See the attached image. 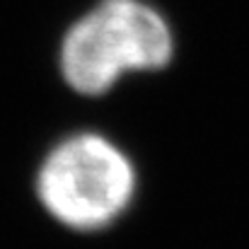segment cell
Instances as JSON below:
<instances>
[{"instance_id": "obj_1", "label": "cell", "mask_w": 249, "mask_h": 249, "mask_svg": "<svg viewBox=\"0 0 249 249\" xmlns=\"http://www.w3.org/2000/svg\"><path fill=\"white\" fill-rule=\"evenodd\" d=\"M174 51L165 17L141 0H102L63 39L61 71L75 92L102 94L128 71H155Z\"/></svg>"}, {"instance_id": "obj_2", "label": "cell", "mask_w": 249, "mask_h": 249, "mask_svg": "<svg viewBox=\"0 0 249 249\" xmlns=\"http://www.w3.org/2000/svg\"><path fill=\"white\" fill-rule=\"evenodd\" d=\"M36 194L66 228L99 230L128 208L136 169L104 136L80 133L49 153L36 177Z\"/></svg>"}]
</instances>
